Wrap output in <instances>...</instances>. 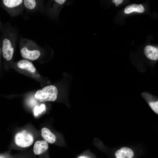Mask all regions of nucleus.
I'll return each mask as SVG.
<instances>
[{
    "instance_id": "nucleus-10",
    "label": "nucleus",
    "mask_w": 158,
    "mask_h": 158,
    "mask_svg": "<svg viewBox=\"0 0 158 158\" xmlns=\"http://www.w3.org/2000/svg\"><path fill=\"white\" fill-rule=\"evenodd\" d=\"M23 1L22 0H4V5L9 8H13L20 4Z\"/></svg>"
},
{
    "instance_id": "nucleus-8",
    "label": "nucleus",
    "mask_w": 158,
    "mask_h": 158,
    "mask_svg": "<svg viewBox=\"0 0 158 158\" xmlns=\"http://www.w3.org/2000/svg\"><path fill=\"white\" fill-rule=\"evenodd\" d=\"M145 9L143 6L141 4H133L127 6L124 9V13L126 14H129L133 12L142 13L144 12Z\"/></svg>"
},
{
    "instance_id": "nucleus-16",
    "label": "nucleus",
    "mask_w": 158,
    "mask_h": 158,
    "mask_svg": "<svg viewBox=\"0 0 158 158\" xmlns=\"http://www.w3.org/2000/svg\"><path fill=\"white\" fill-rule=\"evenodd\" d=\"M123 1V0H113L112 2L115 3L116 6H118L119 4L121 3Z\"/></svg>"
},
{
    "instance_id": "nucleus-7",
    "label": "nucleus",
    "mask_w": 158,
    "mask_h": 158,
    "mask_svg": "<svg viewBox=\"0 0 158 158\" xmlns=\"http://www.w3.org/2000/svg\"><path fill=\"white\" fill-rule=\"evenodd\" d=\"M41 135L47 142L52 144L56 140V137L48 128H43L41 129Z\"/></svg>"
},
{
    "instance_id": "nucleus-4",
    "label": "nucleus",
    "mask_w": 158,
    "mask_h": 158,
    "mask_svg": "<svg viewBox=\"0 0 158 158\" xmlns=\"http://www.w3.org/2000/svg\"><path fill=\"white\" fill-rule=\"evenodd\" d=\"M47 142L45 140H38L35 142L33 148L34 153L40 155L45 152L48 148Z\"/></svg>"
},
{
    "instance_id": "nucleus-5",
    "label": "nucleus",
    "mask_w": 158,
    "mask_h": 158,
    "mask_svg": "<svg viewBox=\"0 0 158 158\" xmlns=\"http://www.w3.org/2000/svg\"><path fill=\"white\" fill-rule=\"evenodd\" d=\"M144 53L148 59L153 61L158 60V48L151 45L146 46L144 48Z\"/></svg>"
},
{
    "instance_id": "nucleus-11",
    "label": "nucleus",
    "mask_w": 158,
    "mask_h": 158,
    "mask_svg": "<svg viewBox=\"0 0 158 158\" xmlns=\"http://www.w3.org/2000/svg\"><path fill=\"white\" fill-rule=\"evenodd\" d=\"M14 49L13 47L9 49L8 50L3 52V57L6 59L7 61L11 60L12 57L13 52Z\"/></svg>"
},
{
    "instance_id": "nucleus-20",
    "label": "nucleus",
    "mask_w": 158,
    "mask_h": 158,
    "mask_svg": "<svg viewBox=\"0 0 158 158\" xmlns=\"http://www.w3.org/2000/svg\"><path fill=\"white\" fill-rule=\"evenodd\" d=\"M0 158H2V157H0Z\"/></svg>"
},
{
    "instance_id": "nucleus-12",
    "label": "nucleus",
    "mask_w": 158,
    "mask_h": 158,
    "mask_svg": "<svg viewBox=\"0 0 158 158\" xmlns=\"http://www.w3.org/2000/svg\"><path fill=\"white\" fill-rule=\"evenodd\" d=\"M149 104L153 111L158 114V99H154L150 101Z\"/></svg>"
},
{
    "instance_id": "nucleus-14",
    "label": "nucleus",
    "mask_w": 158,
    "mask_h": 158,
    "mask_svg": "<svg viewBox=\"0 0 158 158\" xmlns=\"http://www.w3.org/2000/svg\"><path fill=\"white\" fill-rule=\"evenodd\" d=\"M2 46V50L3 52L12 47L11 42L9 40L7 39L4 40Z\"/></svg>"
},
{
    "instance_id": "nucleus-9",
    "label": "nucleus",
    "mask_w": 158,
    "mask_h": 158,
    "mask_svg": "<svg viewBox=\"0 0 158 158\" xmlns=\"http://www.w3.org/2000/svg\"><path fill=\"white\" fill-rule=\"evenodd\" d=\"M17 65L20 68L26 69L31 72L34 73L36 68L32 63L28 60H22L18 61Z\"/></svg>"
},
{
    "instance_id": "nucleus-1",
    "label": "nucleus",
    "mask_w": 158,
    "mask_h": 158,
    "mask_svg": "<svg viewBox=\"0 0 158 158\" xmlns=\"http://www.w3.org/2000/svg\"><path fill=\"white\" fill-rule=\"evenodd\" d=\"M58 93V89L56 87L49 85L41 90H38L35 95V97L41 102H53L56 99Z\"/></svg>"
},
{
    "instance_id": "nucleus-19",
    "label": "nucleus",
    "mask_w": 158,
    "mask_h": 158,
    "mask_svg": "<svg viewBox=\"0 0 158 158\" xmlns=\"http://www.w3.org/2000/svg\"><path fill=\"white\" fill-rule=\"evenodd\" d=\"M116 158H120V157H116Z\"/></svg>"
},
{
    "instance_id": "nucleus-6",
    "label": "nucleus",
    "mask_w": 158,
    "mask_h": 158,
    "mask_svg": "<svg viewBox=\"0 0 158 158\" xmlns=\"http://www.w3.org/2000/svg\"><path fill=\"white\" fill-rule=\"evenodd\" d=\"M115 155L116 157L120 158H132L134 155V152L129 148L123 147L117 150Z\"/></svg>"
},
{
    "instance_id": "nucleus-15",
    "label": "nucleus",
    "mask_w": 158,
    "mask_h": 158,
    "mask_svg": "<svg viewBox=\"0 0 158 158\" xmlns=\"http://www.w3.org/2000/svg\"><path fill=\"white\" fill-rule=\"evenodd\" d=\"M45 109V105L44 104H42L39 107V114H41Z\"/></svg>"
},
{
    "instance_id": "nucleus-3",
    "label": "nucleus",
    "mask_w": 158,
    "mask_h": 158,
    "mask_svg": "<svg viewBox=\"0 0 158 158\" xmlns=\"http://www.w3.org/2000/svg\"><path fill=\"white\" fill-rule=\"evenodd\" d=\"M20 52L23 57L32 60L37 59L40 55V52L39 51L29 50L25 47L22 48L20 50Z\"/></svg>"
},
{
    "instance_id": "nucleus-17",
    "label": "nucleus",
    "mask_w": 158,
    "mask_h": 158,
    "mask_svg": "<svg viewBox=\"0 0 158 158\" xmlns=\"http://www.w3.org/2000/svg\"><path fill=\"white\" fill-rule=\"evenodd\" d=\"M34 115L35 116H37L39 114L38 106H36L35 107L34 109Z\"/></svg>"
},
{
    "instance_id": "nucleus-13",
    "label": "nucleus",
    "mask_w": 158,
    "mask_h": 158,
    "mask_svg": "<svg viewBox=\"0 0 158 158\" xmlns=\"http://www.w3.org/2000/svg\"><path fill=\"white\" fill-rule=\"evenodd\" d=\"M25 6L27 8L31 9L34 8L36 6V2L34 0H25L24 1Z\"/></svg>"
},
{
    "instance_id": "nucleus-18",
    "label": "nucleus",
    "mask_w": 158,
    "mask_h": 158,
    "mask_svg": "<svg viewBox=\"0 0 158 158\" xmlns=\"http://www.w3.org/2000/svg\"><path fill=\"white\" fill-rule=\"evenodd\" d=\"M78 158H88L87 157L85 156H80L79 157H78Z\"/></svg>"
},
{
    "instance_id": "nucleus-2",
    "label": "nucleus",
    "mask_w": 158,
    "mask_h": 158,
    "mask_svg": "<svg viewBox=\"0 0 158 158\" xmlns=\"http://www.w3.org/2000/svg\"><path fill=\"white\" fill-rule=\"evenodd\" d=\"M33 141L34 138L32 134L25 130L17 133L15 136V144L21 147H26L30 146Z\"/></svg>"
}]
</instances>
